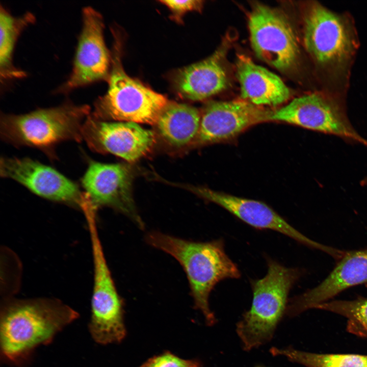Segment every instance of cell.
Here are the masks:
<instances>
[{"label":"cell","instance_id":"cell-1","mask_svg":"<svg viewBox=\"0 0 367 367\" xmlns=\"http://www.w3.org/2000/svg\"><path fill=\"white\" fill-rule=\"evenodd\" d=\"M78 317L76 311L57 299L5 301L0 314L2 360L23 365L37 347L48 344Z\"/></svg>","mask_w":367,"mask_h":367},{"label":"cell","instance_id":"cell-5","mask_svg":"<svg viewBox=\"0 0 367 367\" xmlns=\"http://www.w3.org/2000/svg\"><path fill=\"white\" fill-rule=\"evenodd\" d=\"M302 18L304 45L322 74L332 79L345 75L357 46L349 20L314 2L306 5Z\"/></svg>","mask_w":367,"mask_h":367},{"label":"cell","instance_id":"cell-20","mask_svg":"<svg viewBox=\"0 0 367 367\" xmlns=\"http://www.w3.org/2000/svg\"><path fill=\"white\" fill-rule=\"evenodd\" d=\"M35 20L34 14L27 12L18 16L12 15L2 5L0 7V76L7 80L23 77L25 71L13 63V53L18 37L22 30Z\"/></svg>","mask_w":367,"mask_h":367},{"label":"cell","instance_id":"cell-22","mask_svg":"<svg viewBox=\"0 0 367 367\" xmlns=\"http://www.w3.org/2000/svg\"><path fill=\"white\" fill-rule=\"evenodd\" d=\"M329 311L347 319V330L359 337L367 338V297L352 300H334L314 308Z\"/></svg>","mask_w":367,"mask_h":367},{"label":"cell","instance_id":"cell-12","mask_svg":"<svg viewBox=\"0 0 367 367\" xmlns=\"http://www.w3.org/2000/svg\"><path fill=\"white\" fill-rule=\"evenodd\" d=\"M2 177L13 179L45 199L82 210L88 202L77 185L52 167L29 158H2Z\"/></svg>","mask_w":367,"mask_h":367},{"label":"cell","instance_id":"cell-10","mask_svg":"<svg viewBox=\"0 0 367 367\" xmlns=\"http://www.w3.org/2000/svg\"><path fill=\"white\" fill-rule=\"evenodd\" d=\"M82 25L67 78L56 90L65 93L77 88L102 80H108L111 57L103 37L101 15L91 6L82 9Z\"/></svg>","mask_w":367,"mask_h":367},{"label":"cell","instance_id":"cell-26","mask_svg":"<svg viewBox=\"0 0 367 367\" xmlns=\"http://www.w3.org/2000/svg\"><path fill=\"white\" fill-rule=\"evenodd\" d=\"M255 367H268V366H265L264 365H261V364H259V365H257Z\"/></svg>","mask_w":367,"mask_h":367},{"label":"cell","instance_id":"cell-18","mask_svg":"<svg viewBox=\"0 0 367 367\" xmlns=\"http://www.w3.org/2000/svg\"><path fill=\"white\" fill-rule=\"evenodd\" d=\"M236 73L242 99L254 105L277 107L291 96L290 89L278 75L245 55L238 56Z\"/></svg>","mask_w":367,"mask_h":367},{"label":"cell","instance_id":"cell-7","mask_svg":"<svg viewBox=\"0 0 367 367\" xmlns=\"http://www.w3.org/2000/svg\"><path fill=\"white\" fill-rule=\"evenodd\" d=\"M248 28L251 45L258 59L283 73L297 69L301 55L299 40L285 13L254 3L249 13Z\"/></svg>","mask_w":367,"mask_h":367},{"label":"cell","instance_id":"cell-15","mask_svg":"<svg viewBox=\"0 0 367 367\" xmlns=\"http://www.w3.org/2000/svg\"><path fill=\"white\" fill-rule=\"evenodd\" d=\"M187 188L198 196L220 205L254 228L277 231L308 247L327 253L331 252L330 247L308 238L262 201L239 197L205 187Z\"/></svg>","mask_w":367,"mask_h":367},{"label":"cell","instance_id":"cell-21","mask_svg":"<svg viewBox=\"0 0 367 367\" xmlns=\"http://www.w3.org/2000/svg\"><path fill=\"white\" fill-rule=\"evenodd\" d=\"M272 355L285 357L305 367H367V355L355 354H318L292 347H272Z\"/></svg>","mask_w":367,"mask_h":367},{"label":"cell","instance_id":"cell-13","mask_svg":"<svg viewBox=\"0 0 367 367\" xmlns=\"http://www.w3.org/2000/svg\"><path fill=\"white\" fill-rule=\"evenodd\" d=\"M82 136L92 151L110 153L130 162L147 155L155 140L153 132L138 123L100 120L90 114L83 124Z\"/></svg>","mask_w":367,"mask_h":367},{"label":"cell","instance_id":"cell-2","mask_svg":"<svg viewBox=\"0 0 367 367\" xmlns=\"http://www.w3.org/2000/svg\"><path fill=\"white\" fill-rule=\"evenodd\" d=\"M145 241L180 264L189 281L195 308L202 312L208 326L214 325L217 320L209 304L212 291L222 280L241 276L237 265L225 252L223 240L196 242L154 231L147 234Z\"/></svg>","mask_w":367,"mask_h":367},{"label":"cell","instance_id":"cell-8","mask_svg":"<svg viewBox=\"0 0 367 367\" xmlns=\"http://www.w3.org/2000/svg\"><path fill=\"white\" fill-rule=\"evenodd\" d=\"M90 234L94 275L89 330L98 344L119 343L126 335L123 301L113 280L97 230H91Z\"/></svg>","mask_w":367,"mask_h":367},{"label":"cell","instance_id":"cell-6","mask_svg":"<svg viewBox=\"0 0 367 367\" xmlns=\"http://www.w3.org/2000/svg\"><path fill=\"white\" fill-rule=\"evenodd\" d=\"M108 89L94 102L90 115L100 120H116L155 124L169 101L124 71L120 59V42L115 35Z\"/></svg>","mask_w":367,"mask_h":367},{"label":"cell","instance_id":"cell-9","mask_svg":"<svg viewBox=\"0 0 367 367\" xmlns=\"http://www.w3.org/2000/svg\"><path fill=\"white\" fill-rule=\"evenodd\" d=\"M270 121L335 135L367 146V140L356 132L349 120L342 101L327 94L313 93L294 98L285 106L272 111Z\"/></svg>","mask_w":367,"mask_h":367},{"label":"cell","instance_id":"cell-4","mask_svg":"<svg viewBox=\"0 0 367 367\" xmlns=\"http://www.w3.org/2000/svg\"><path fill=\"white\" fill-rule=\"evenodd\" d=\"M267 265L264 277L251 281V306L236 325L245 351L256 349L272 339L285 315L290 290L301 275L298 269L285 267L269 258Z\"/></svg>","mask_w":367,"mask_h":367},{"label":"cell","instance_id":"cell-11","mask_svg":"<svg viewBox=\"0 0 367 367\" xmlns=\"http://www.w3.org/2000/svg\"><path fill=\"white\" fill-rule=\"evenodd\" d=\"M132 173L122 164L89 160L82 185L93 208L109 207L128 217L140 229L144 223L138 215L132 192Z\"/></svg>","mask_w":367,"mask_h":367},{"label":"cell","instance_id":"cell-16","mask_svg":"<svg viewBox=\"0 0 367 367\" xmlns=\"http://www.w3.org/2000/svg\"><path fill=\"white\" fill-rule=\"evenodd\" d=\"M367 282V249L346 251L318 285L291 299L285 316L294 317L328 301L350 287Z\"/></svg>","mask_w":367,"mask_h":367},{"label":"cell","instance_id":"cell-23","mask_svg":"<svg viewBox=\"0 0 367 367\" xmlns=\"http://www.w3.org/2000/svg\"><path fill=\"white\" fill-rule=\"evenodd\" d=\"M140 367H201V365L197 360L185 359L166 351L149 358Z\"/></svg>","mask_w":367,"mask_h":367},{"label":"cell","instance_id":"cell-25","mask_svg":"<svg viewBox=\"0 0 367 367\" xmlns=\"http://www.w3.org/2000/svg\"><path fill=\"white\" fill-rule=\"evenodd\" d=\"M362 186L367 185V176L361 182Z\"/></svg>","mask_w":367,"mask_h":367},{"label":"cell","instance_id":"cell-17","mask_svg":"<svg viewBox=\"0 0 367 367\" xmlns=\"http://www.w3.org/2000/svg\"><path fill=\"white\" fill-rule=\"evenodd\" d=\"M229 46V39L224 40L211 56L180 70L174 82L178 93L185 98L198 101L226 89L228 77L223 61Z\"/></svg>","mask_w":367,"mask_h":367},{"label":"cell","instance_id":"cell-3","mask_svg":"<svg viewBox=\"0 0 367 367\" xmlns=\"http://www.w3.org/2000/svg\"><path fill=\"white\" fill-rule=\"evenodd\" d=\"M91 112L89 105L68 101L23 114H1V136L16 147L38 148L54 159L57 144L83 140V125Z\"/></svg>","mask_w":367,"mask_h":367},{"label":"cell","instance_id":"cell-24","mask_svg":"<svg viewBox=\"0 0 367 367\" xmlns=\"http://www.w3.org/2000/svg\"><path fill=\"white\" fill-rule=\"evenodd\" d=\"M173 13L175 17H179L185 13L193 10H199L202 6L203 2L197 0L187 1H161Z\"/></svg>","mask_w":367,"mask_h":367},{"label":"cell","instance_id":"cell-14","mask_svg":"<svg viewBox=\"0 0 367 367\" xmlns=\"http://www.w3.org/2000/svg\"><path fill=\"white\" fill-rule=\"evenodd\" d=\"M272 111L242 99L211 101L201 113L196 142L205 145L232 139L253 125L270 121Z\"/></svg>","mask_w":367,"mask_h":367},{"label":"cell","instance_id":"cell-19","mask_svg":"<svg viewBox=\"0 0 367 367\" xmlns=\"http://www.w3.org/2000/svg\"><path fill=\"white\" fill-rule=\"evenodd\" d=\"M201 113L185 103L169 101L155 125L160 137L168 145L180 148L196 140L200 125Z\"/></svg>","mask_w":367,"mask_h":367}]
</instances>
